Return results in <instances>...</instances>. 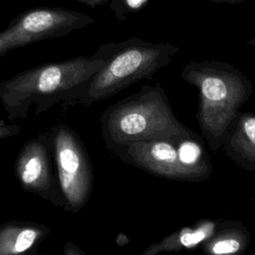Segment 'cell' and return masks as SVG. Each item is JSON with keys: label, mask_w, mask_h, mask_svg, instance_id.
<instances>
[{"label": "cell", "mask_w": 255, "mask_h": 255, "mask_svg": "<svg viewBox=\"0 0 255 255\" xmlns=\"http://www.w3.org/2000/svg\"><path fill=\"white\" fill-rule=\"evenodd\" d=\"M104 63L105 56L99 48L91 57L80 56L21 72L0 83L4 110L10 120L24 119L31 105L40 114L61 101L79 100Z\"/></svg>", "instance_id": "obj_1"}, {"label": "cell", "mask_w": 255, "mask_h": 255, "mask_svg": "<svg viewBox=\"0 0 255 255\" xmlns=\"http://www.w3.org/2000/svg\"><path fill=\"white\" fill-rule=\"evenodd\" d=\"M180 77L198 91L196 119L201 136L216 152L221 148L240 108L250 99L252 82L240 69L217 60L191 61L183 67Z\"/></svg>", "instance_id": "obj_2"}, {"label": "cell", "mask_w": 255, "mask_h": 255, "mask_svg": "<svg viewBox=\"0 0 255 255\" xmlns=\"http://www.w3.org/2000/svg\"><path fill=\"white\" fill-rule=\"evenodd\" d=\"M106 147L113 149L142 140L178 142L197 133L174 116L163 88L144 85L140 90L108 107L101 117Z\"/></svg>", "instance_id": "obj_3"}, {"label": "cell", "mask_w": 255, "mask_h": 255, "mask_svg": "<svg viewBox=\"0 0 255 255\" xmlns=\"http://www.w3.org/2000/svg\"><path fill=\"white\" fill-rule=\"evenodd\" d=\"M103 67L93 76L78 100L83 106L111 98L132 84L152 80L161 68L168 66L179 48L169 43H153L132 36L119 43L102 44Z\"/></svg>", "instance_id": "obj_4"}, {"label": "cell", "mask_w": 255, "mask_h": 255, "mask_svg": "<svg viewBox=\"0 0 255 255\" xmlns=\"http://www.w3.org/2000/svg\"><path fill=\"white\" fill-rule=\"evenodd\" d=\"M94 22V18L85 13L62 7H38L23 11L0 33V56L36 41L65 36Z\"/></svg>", "instance_id": "obj_5"}, {"label": "cell", "mask_w": 255, "mask_h": 255, "mask_svg": "<svg viewBox=\"0 0 255 255\" xmlns=\"http://www.w3.org/2000/svg\"><path fill=\"white\" fill-rule=\"evenodd\" d=\"M53 146L58 178L70 210L77 211L88 202L93 189V166L78 135L67 127L57 128Z\"/></svg>", "instance_id": "obj_6"}, {"label": "cell", "mask_w": 255, "mask_h": 255, "mask_svg": "<svg viewBox=\"0 0 255 255\" xmlns=\"http://www.w3.org/2000/svg\"><path fill=\"white\" fill-rule=\"evenodd\" d=\"M111 152L123 162L157 177L185 182L206 180L200 173L181 162L175 141L164 139L136 141L119 146Z\"/></svg>", "instance_id": "obj_7"}, {"label": "cell", "mask_w": 255, "mask_h": 255, "mask_svg": "<svg viewBox=\"0 0 255 255\" xmlns=\"http://www.w3.org/2000/svg\"><path fill=\"white\" fill-rule=\"evenodd\" d=\"M48 143L44 140V136L28 142L22 149L16 165L17 175L23 187L43 196L47 194V198H49L48 192L52 191L54 185Z\"/></svg>", "instance_id": "obj_8"}, {"label": "cell", "mask_w": 255, "mask_h": 255, "mask_svg": "<svg viewBox=\"0 0 255 255\" xmlns=\"http://www.w3.org/2000/svg\"><path fill=\"white\" fill-rule=\"evenodd\" d=\"M225 155L239 168L255 171V113L240 112L222 146Z\"/></svg>", "instance_id": "obj_9"}, {"label": "cell", "mask_w": 255, "mask_h": 255, "mask_svg": "<svg viewBox=\"0 0 255 255\" xmlns=\"http://www.w3.org/2000/svg\"><path fill=\"white\" fill-rule=\"evenodd\" d=\"M217 225V220H197L192 225H185L159 241L146 246L141 255H158L164 252H179L198 248L215 232Z\"/></svg>", "instance_id": "obj_10"}, {"label": "cell", "mask_w": 255, "mask_h": 255, "mask_svg": "<svg viewBox=\"0 0 255 255\" xmlns=\"http://www.w3.org/2000/svg\"><path fill=\"white\" fill-rule=\"evenodd\" d=\"M251 242V233L247 226L237 220H219L215 232L200 245V249L209 255L242 254Z\"/></svg>", "instance_id": "obj_11"}, {"label": "cell", "mask_w": 255, "mask_h": 255, "mask_svg": "<svg viewBox=\"0 0 255 255\" xmlns=\"http://www.w3.org/2000/svg\"><path fill=\"white\" fill-rule=\"evenodd\" d=\"M0 236V254H17L22 253L33 246L39 231L32 228H20L15 231H8Z\"/></svg>", "instance_id": "obj_12"}, {"label": "cell", "mask_w": 255, "mask_h": 255, "mask_svg": "<svg viewBox=\"0 0 255 255\" xmlns=\"http://www.w3.org/2000/svg\"><path fill=\"white\" fill-rule=\"evenodd\" d=\"M149 0H110L109 7L119 21H126L130 13L143 9Z\"/></svg>", "instance_id": "obj_13"}, {"label": "cell", "mask_w": 255, "mask_h": 255, "mask_svg": "<svg viewBox=\"0 0 255 255\" xmlns=\"http://www.w3.org/2000/svg\"><path fill=\"white\" fill-rule=\"evenodd\" d=\"M82 2L83 4L91 7V8H96L98 6H103L107 3L110 2V0H78Z\"/></svg>", "instance_id": "obj_14"}, {"label": "cell", "mask_w": 255, "mask_h": 255, "mask_svg": "<svg viewBox=\"0 0 255 255\" xmlns=\"http://www.w3.org/2000/svg\"><path fill=\"white\" fill-rule=\"evenodd\" d=\"M210 2L212 3H215V4H239V3H242V2H245V1H251V0H209Z\"/></svg>", "instance_id": "obj_15"}]
</instances>
